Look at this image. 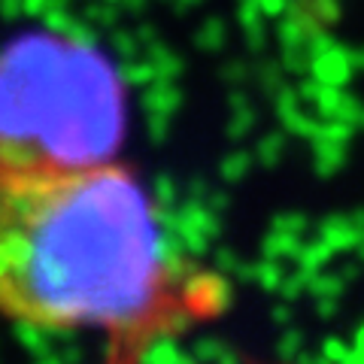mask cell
<instances>
[{"instance_id":"7a4b0ae2","label":"cell","mask_w":364,"mask_h":364,"mask_svg":"<svg viewBox=\"0 0 364 364\" xmlns=\"http://www.w3.org/2000/svg\"><path fill=\"white\" fill-rule=\"evenodd\" d=\"M119 136L122 88L97 52L28 37L0 55V167L109 161Z\"/></svg>"},{"instance_id":"6da1fadb","label":"cell","mask_w":364,"mask_h":364,"mask_svg":"<svg viewBox=\"0 0 364 364\" xmlns=\"http://www.w3.org/2000/svg\"><path fill=\"white\" fill-rule=\"evenodd\" d=\"M167 289L155 210L112 161L0 167V313L37 328L131 331Z\"/></svg>"}]
</instances>
